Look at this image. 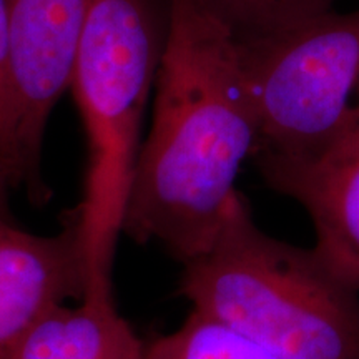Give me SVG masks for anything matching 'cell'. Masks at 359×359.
Returning a JSON list of instances; mask_svg holds the SVG:
<instances>
[{
	"label": "cell",
	"mask_w": 359,
	"mask_h": 359,
	"mask_svg": "<svg viewBox=\"0 0 359 359\" xmlns=\"http://www.w3.org/2000/svg\"><path fill=\"white\" fill-rule=\"evenodd\" d=\"M233 34L248 43L336 11L339 0H200Z\"/></svg>",
	"instance_id": "cell-10"
},
{
	"label": "cell",
	"mask_w": 359,
	"mask_h": 359,
	"mask_svg": "<svg viewBox=\"0 0 359 359\" xmlns=\"http://www.w3.org/2000/svg\"><path fill=\"white\" fill-rule=\"evenodd\" d=\"M238 50L258 116L257 151L316 158L359 130V7Z\"/></svg>",
	"instance_id": "cell-4"
},
{
	"label": "cell",
	"mask_w": 359,
	"mask_h": 359,
	"mask_svg": "<svg viewBox=\"0 0 359 359\" xmlns=\"http://www.w3.org/2000/svg\"><path fill=\"white\" fill-rule=\"evenodd\" d=\"M255 158L269 188L306 210L326 266L359 293V130L316 158Z\"/></svg>",
	"instance_id": "cell-7"
},
{
	"label": "cell",
	"mask_w": 359,
	"mask_h": 359,
	"mask_svg": "<svg viewBox=\"0 0 359 359\" xmlns=\"http://www.w3.org/2000/svg\"><path fill=\"white\" fill-rule=\"evenodd\" d=\"M8 190H11V185H8L4 173L0 172V215H2V217L12 218L11 208H8Z\"/></svg>",
	"instance_id": "cell-12"
},
{
	"label": "cell",
	"mask_w": 359,
	"mask_h": 359,
	"mask_svg": "<svg viewBox=\"0 0 359 359\" xmlns=\"http://www.w3.org/2000/svg\"><path fill=\"white\" fill-rule=\"evenodd\" d=\"M168 8L160 0H97L70 88L87 135L82 201L72 212L82 238L88 291L115 302L114 262L138 155L145 107L158 75Z\"/></svg>",
	"instance_id": "cell-3"
},
{
	"label": "cell",
	"mask_w": 359,
	"mask_h": 359,
	"mask_svg": "<svg viewBox=\"0 0 359 359\" xmlns=\"http://www.w3.org/2000/svg\"><path fill=\"white\" fill-rule=\"evenodd\" d=\"M0 172L11 188H24V165L17 128L12 75V40L8 0H0Z\"/></svg>",
	"instance_id": "cell-11"
},
{
	"label": "cell",
	"mask_w": 359,
	"mask_h": 359,
	"mask_svg": "<svg viewBox=\"0 0 359 359\" xmlns=\"http://www.w3.org/2000/svg\"><path fill=\"white\" fill-rule=\"evenodd\" d=\"M180 294L283 359H359V293L314 248L264 233L235 191L213 243L183 264Z\"/></svg>",
	"instance_id": "cell-2"
},
{
	"label": "cell",
	"mask_w": 359,
	"mask_h": 359,
	"mask_svg": "<svg viewBox=\"0 0 359 359\" xmlns=\"http://www.w3.org/2000/svg\"><path fill=\"white\" fill-rule=\"evenodd\" d=\"M154 123L142 143L123 235L182 266L213 243L259 125L238 43L200 0H167Z\"/></svg>",
	"instance_id": "cell-1"
},
{
	"label": "cell",
	"mask_w": 359,
	"mask_h": 359,
	"mask_svg": "<svg viewBox=\"0 0 359 359\" xmlns=\"http://www.w3.org/2000/svg\"><path fill=\"white\" fill-rule=\"evenodd\" d=\"M143 359H283L224 323L191 309L182 326L145 343Z\"/></svg>",
	"instance_id": "cell-9"
},
{
	"label": "cell",
	"mask_w": 359,
	"mask_h": 359,
	"mask_svg": "<svg viewBox=\"0 0 359 359\" xmlns=\"http://www.w3.org/2000/svg\"><path fill=\"white\" fill-rule=\"evenodd\" d=\"M95 4L97 0H8L24 190L34 205L50 200L42 177L45 128L58 98L70 88Z\"/></svg>",
	"instance_id": "cell-5"
},
{
	"label": "cell",
	"mask_w": 359,
	"mask_h": 359,
	"mask_svg": "<svg viewBox=\"0 0 359 359\" xmlns=\"http://www.w3.org/2000/svg\"><path fill=\"white\" fill-rule=\"evenodd\" d=\"M87 262L74 215L55 235H34L0 215V359L43 314L82 302Z\"/></svg>",
	"instance_id": "cell-6"
},
{
	"label": "cell",
	"mask_w": 359,
	"mask_h": 359,
	"mask_svg": "<svg viewBox=\"0 0 359 359\" xmlns=\"http://www.w3.org/2000/svg\"><path fill=\"white\" fill-rule=\"evenodd\" d=\"M145 343L115 302L85 298L43 314L4 359H143Z\"/></svg>",
	"instance_id": "cell-8"
}]
</instances>
